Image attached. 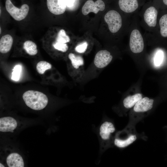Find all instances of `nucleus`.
Returning a JSON list of instances; mask_svg holds the SVG:
<instances>
[{"label":"nucleus","mask_w":167,"mask_h":167,"mask_svg":"<svg viewBox=\"0 0 167 167\" xmlns=\"http://www.w3.org/2000/svg\"><path fill=\"white\" fill-rule=\"evenodd\" d=\"M46 3L49 11L55 15L64 13L66 7L65 0H46Z\"/></svg>","instance_id":"12"},{"label":"nucleus","mask_w":167,"mask_h":167,"mask_svg":"<svg viewBox=\"0 0 167 167\" xmlns=\"http://www.w3.org/2000/svg\"><path fill=\"white\" fill-rule=\"evenodd\" d=\"M23 48L25 52L29 56H35L38 52L36 44L31 40L25 41L23 45Z\"/></svg>","instance_id":"17"},{"label":"nucleus","mask_w":167,"mask_h":167,"mask_svg":"<svg viewBox=\"0 0 167 167\" xmlns=\"http://www.w3.org/2000/svg\"><path fill=\"white\" fill-rule=\"evenodd\" d=\"M6 163L9 167H23L24 166L22 156L18 153L12 152L6 158Z\"/></svg>","instance_id":"14"},{"label":"nucleus","mask_w":167,"mask_h":167,"mask_svg":"<svg viewBox=\"0 0 167 167\" xmlns=\"http://www.w3.org/2000/svg\"><path fill=\"white\" fill-rule=\"evenodd\" d=\"M131 17L112 9L107 11L104 19L110 33L116 34L120 32L124 35L128 33Z\"/></svg>","instance_id":"2"},{"label":"nucleus","mask_w":167,"mask_h":167,"mask_svg":"<svg viewBox=\"0 0 167 167\" xmlns=\"http://www.w3.org/2000/svg\"><path fill=\"white\" fill-rule=\"evenodd\" d=\"M6 9L7 12L15 20L21 21L24 19L29 11V6L26 4H23L20 8L15 6L10 0H6Z\"/></svg>","instance_id":"8"},{"label":"nucleus","mask_w":167,"mask_h":167,"mask_svg":"<svg viewBox=\"0 0 167 167\" xmlns=\"http://www.w3.org/2000/svg\"><path fill=\"white\" fill-rule=\"evenodd\" d=\"M88 46V43L86 41H84L78 45L75 48V49L76 51L79 53H83L86 51Z\"/></svg>","instance_id":"22"},{"label":"nucleus","mask_w":167,"mask_h":167,"mask_svg":"<svg viewBox=\"0 0 167 167\" xmlns=\"http://www.w3.org/2000/svg\"><path fill=\"white\" fill-rule=\"evenodd\" d=\"M148 0H118V7L122 13L131 17L139 12Z\"/></svg>","instance_id":"7"},{"label":"nucleus","mask_w":167,"mask_h":167,"mask_svg":"<svg viewBox=\"0 0 167 167\" xmlns=\"http://www.w3.org/2000/svg\"><path fill=\"white\" fill-rule=\"evenodd\" d=\"M52 67V65L45 61H39L37 63L36 66V70L40 75L43 74L46 71L51 69Z\"/></svg>","instance_id":"19"},{"label":"nucleus","mask_w":167,"mask_h":167,"mask_svg":"<svg viewBox=\"0 0 167 167\" xmlns=\"http://www.w3.org/2000/svg\"><path fill=\"white\" fill-rule=\"evenodd\" d=\"M1 27H0V34H1Z\"/></svg>","instance_id":"26"},{"label":"nucleus","mask_w":167,"mask_h":167,"mask_svg":"<svg viewBox=\"0 0 167 167\" xmlns=\"http://www.w3.org/2000/svg\"><path fill=\"white\" fill-rule=\"evenodd\" d=\"M22 70V66L19 65H15L12 70L11 79L13 80L17 81L19 80Z\"/></svg>","instance_id":"20"},{"label":"nucleus","mask_w":167,"mask_h":167,"mask_svg":"<svg viewBox=\"0 0 167 167\" xmlns=\"http://www.w3.org/2000/svg\"></svg>","instance_id":"27"},{"label":"nucleus","mask_w":167,"mask_h":167,"mask_svg":"<svg viewBox=\"0 0 167 167\" xmlns=\"http://www.w3.org/2000/svg\"><path fill=\"white\" fill-rule=\"evenodd\" d=\"M68 57L71 62V66L74 69H78L84 64L82 57L79 55H76L74 54L70 53Z\"/></svg>","instance_id":"18"},{"label":"nucleus","mask_w":167,"mask_h":167,"mask_svg":"<svg viewBox=\"0 0 167 167\" xmlns=\"http://www.w3.org/2000/svg\"><path fill=\"white\" fill-rule=\"evenodd\" d=\"M66 7L70 9H73L76 6L78 0H65Z\"/></svg>","instance_id":"24"},{"label":"nucleus","mask_w":167,"mask_h":167,"mask_svg":"<svg viewBox=\"0 0 167 167\" xmlns=\"http://www.w3.org/2000/svg\"><path fill=\"white\" fill-rule=\"evenodd\" d=\"M164 56L163 51L158 50L155 53L154 57V62L155 65L159 66L162 62Z\"/></svg>","instance_id":"21"},{"label":"nucleus","mask_w":167,"mask_h":167,"mask_svg":"<svg viewBox=\"0 0 167 167\" xmlns=\"http://www.w3.org/2000/svg\"><path fill=\"white\" fill-rule=\"evenodd\" d=\"M0 167H5L4 165H3L2 163H0Z\"/></svg>","instance_id":"25"},{"label":"nucleus","mask_w":167,"mask_h":167,"mask_svg":"<svg viewBox=\"0 0 167 167\" xmlns=\"http://www.w3.org/2000/svg\"><path fill=\"white\" fill-rule=\"evenodd\" d=\"M142 98V94L139 93L128 96L123 101V106L126 109L132 108Z\"/></svg>","instance_id":"16"},{"label":"nucleus","mask_w":167,"mask_h":167,"mask_svg":"<svg viewBox=\"0 0 167 167\" xmlns=\"http://www.w3.org/2000/svg\"><path fill=\"white\" fill-rule=\"evenodd\" d=\"M13 43L12 36L9 34L3 36L0 40V52L1 54H5L11 50Z\"/></svg>","instance_id":"15"},{"label":"nucleus","mask_w":167,"mask_h":167,"mask_svg":"<svg viewBox=\"0 0 167 167\" xmlns=\"http://www.w3.org/2000/svg\"><path fill=\"white\" fill-rule=\"evenodd\" d=\"M151 0L159 9H161L164 7H167V0Z\"/></svg>","instance_id":"23"},{"label":"nucleus","mask_w":167,"mask_h":167,"mask_svg":"<svg viewBox=\"0 0 167 167\" xmlns=\"http://www.w3.org/2000/svg\"><path fill=\"white\" fill-rule=\"evenodd\" d=\"M146 41L151 44L156 43L161 39L167 38V13L159 15L156 29L152 33H144Z\"/></svg>","instance_id":"6"},{"label":"nucleus","mask_w":167,"mask_h":167,"mask_svg":"<svg viewBox=\"0 0 167 167\" xmlns=\"http://www.w3.org/2000/svg\"><path fill=\"white\" fill-rule=\"evenodd\" d=\"M139 139L146 140L147 137L143 132L138 133L135 125L128 124L123 130L116 133L113 143L118 148L123 149Z\"/></svg>","instance_id":"3"},{"label":"nucleus","mask_w":167,"mask_h":167,"mask_svg":"<svg viewBox=\"0 0 167 167\" xmlns=\"http://www.w3.org/2000/svg\"><path fill=\"white\" fill-rule=\"evenodd\" d=\"M105 8V4L102 0H97L95 2L92 0L87 1L83 6L82 12L84 15L92 12L97 14L99 11H103Z\"/></svg>","instance_id":"11"},{"label":"nucleus","mask_w":167,"mask_h":167,"mask_svg":"<svg viewBox=\"0 0 167 167\" xmlns=\"http://www.w3.org/2000/svg\"><path fill=\"white\" fill-rule=\"evenodd\" d=\"M22 98L26 105L35 110H40L44 109L48 103L47 96L42 92L29 90L25 91Z\"/></svg>","instance_id":"5"},{"label":"nucleus","mask_w":167,"mask_h":167,"mask_svg":"<svg viewBox=\"0 0 167 167\" xmlns=\"http://www.w3.org/2000/svg\"><path fill=\"white\" fill-rule=\"evenodd\" d=\"M18 122L14 118L10 116L0 118V131L2 132H13L18 126Z\"/></svg>","instance_id":"13"},{"label":"nucleus","mask_w":167,"mask_h":167,"mask_svg":"<svg viewBox=\"0 0 167 167\" xmlns=\"http://www.w3.org/2000/svg\"><path fill=\"white\" fill-rule=\"evenodd\" d=\"M153 99L147 97L142 98L133 108L132 113L130 114L128 124L136 125L147 116V113L153 108Z\"/></svg>","instance_id":"4"},{"label":"nucleus","mask_w":167,"mask_h":167,"mask_svg":"<svg viewBox=\"0 0 167 167\" xmlns=\"http://www.w3.org/2000/svg\"><path fill=\"white\" fill-rule=\"evenodd\" d=\"M159 9L150 0L143 5L138 12L139 24L146 32H154L157 28Z\"/></svg>","instance_id":"1"},{"label":"nucleus","mask_w":167,"mask_h":167,"mask_svg":"<svg viewBox=\"0 0 167 167\" xmlns=\"http://www.w3.org/2000/svg\"><path fill=\"white\" fill-rule=\"evenodd\" d=\"M116 129L113 123L111 121H104L101 125L99 134L101 140L108 145L113 143L116 133Z\"/></svg>","instance_id":"9"},{"label":"nucleus","mask_w":167,"mask_h":167,"mask_svg":"<svg viewBox=\"0 0 167 167\" xmlns=\"http://www.w3.org/2000/svg\"><path fill=\"white\" fill-rule=\"evenodd\" d=\"M113 58L112 55L108 50H101L96 54L94 63L97 67L102 68L107 66L111 62Z\"/></svg>","instance_id":"10"}]
</instances>
